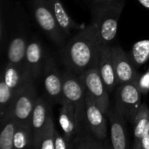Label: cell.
I'll return each instance as SVG.
<instances>
[{
    "mask_svg": "<svg viewBox=\"0 0 149 149\" xmlns=\"http://www.w3.org/2000/svg\"><path fill=\"white\" fill-rule=\"evenodd\" d=\"M52 115V109L48 102L43 98H38L31 120V125L34 137L33 147L46 127L49 119Z\"/></svg>",
    "mask_w": 149,
    "mask_h": 149,
    "instance_id": "13",
    "label": "cell"
},
{
    "mask_svg": "<svg viewBox=\"0 0 149 149\" xmlns=\"http://www.w3.org/2000/svg\"><path fill=\"white\" fill-rule=\"evenodd\" d=\"M34 137L31 123L17 124L14 136V148L23 149L33 148Z\"/></svg>",
    "mask_w": 149,
    "mask_h": 149,
    "instance_id": "20",
    "label": "cell"
},
{
    "mask_svg": "<svg viewBox=\"0 0 149 149\" xmlns=\"http://www.w3.org/2000/svg\"><path fill=\"white\" fill-rule=\"evenodd\" d=\"M41 76L47 96L54 102L61 104L65 100L63 91V77L53 58L47 57Z\"/></svg>",
    "mask_w": 149,
    "mask_h": 149,
    "instance_id": "8",
    "label": "cell"
},
{
    "mask_svg": "<svg viewBox=\"0 0 149 149\" xmlns=\"http://www.w3.org/2000/svg\"><path fill=\"white\" fill-rule=\"evenodd\" d=\"M2 79L15 93L21 90L27 83L33 80L25 65H19L10 62L6 64Z\"/></svg>",
    "mask_w": 149,
    "mask_h": 149,
    "instance_id": "12",
    "label": "cell"
},
{
    "mask_svg": "<svg viewBox=\"0 0 149 149\" xmlns=\"http://www.w3.org/2000/svg\"><path fill=\"white\" fill-rule=\"evenodd\" d=\"M86 122L87 130L93 136L100 141L107 138V121L106 114L87 94L86 95Z\"/></svg>",
    "mask_w": 149,
    "mask_h": 149,
    "instance_id": "10",
    "label": "cell"
},
{
    "mask_svg": "<svg viewBox=\"0 0 149 149\" xmlns=\"http://www.w3.org/2000/svg\"><path fill=\"white\" fill-rule=\"evenodd\" d=\"M128 55L135 67L144 65L149 59V39L136 42Z\"/></svg>",
    "mask_w": 149,
    "mask_h": 149,
    "instance_id": "24",
    "label": "cell"
},
{
    "mask_svg": "<svg viewBox=\"0 0 149 149\" xmlns=\"http://www.w3.org/2000/svg\"><path fill=\"white\" fill-rule=\"evenodd\" d=\"M63 91L65 99L69 100L75 108L77 134L88 131L86 122V91L78 75L66 69L63 73Z\"/></svg>",
    "mask_w": 149,
    "mask_h": 149,
    "instance_id": "3",
    "label": "cell"
},
{
    "mask_svg": "<svg viewBox=\"0 0 149 149\" xmlns=\"http://www.w3.org/2000/svg\"><path fill=\"white\" fill-rule=\"evenodd\" d=\"M86 93L92 99L97 107L106 114H109L110 101L107 91L99 71V68H91L78 75Z\"/></svg>",
    "mask_w": 149,
    "mask_h": 149,
    "instance_id": "6",
    "label": "cell"
},
{
    "mask_svg": "<svg viewBox=\"0 0 149 149\" xmlns=\"http://www.w3.org/2000/svg\"><path fill=\"white\" fill-rule=\"evenodd\" d=\"M58 122L64 136L67 141L72 144V140L77 134V120L74 106L67 100H65L61 103L58 113Z\"/></svg>",
    "mask_w": 149,
    "mask_h": 149,
    "instance_id": "14",
    "label": "cell"
},
{
    "mask_svg": "<svg viewBox=\"0 0 149 149\" xmlns=\"http://www.w3.org/2000/svg\"><path fill=\"white\" fill-rule=\"evenodd\" d=\"M57 129L53 121L52 115L50 117L48 124L43 133L41 134L39 139L35 143L33 148L38 149H55L54 144V136Z\"/></svg>",
    "mask_w": 149,
    "mask_h": 149,
    "instance_id": "25",
    "label": "cell"
},
{
    "mask_svg": "<svg viewBox=\"0 0 149 149\" xmlns=\"http://www.w3.org/2000/svg\"><path fill=\"white\" fill-rule=\"evenodd\" d=\"M111 52L118 86L136 81L140 77V73L136 71L129 55L120 46H113Z\"/></svg>",
    "mask_w": 149,
    "mask_h": 149,
    "instance_id": "9",
    "label": "cell"
},
{
    "mask_svg": "<svg viewBox=\"0 0 149 149\" xmlns=\"http://www.w3.org/2000/svg\"><path fill=\"white\" fill-rule=\"evenodd\" d=\"M29 1L34 17L40 28L45 32V34L56 45H63L67 36L59 25L46 0Z\"/></svg>",
    "mask_w": 149,
    "mask_h": 149,
    "instance_id": "4",
    "label": "cell"
},
{
    "mask_svg": "<svg viewBox=\"0 0 149 149\" xmlns=\"http://www.w3.org/2000/svg\"><path fill=\"white\" fill-rule=\"evenodd\" d=\"M111 48H112L111 45L103 46L100 58V62H99V71L101 79L109 93H112L114 88L118 86L117 78L115 75L113 59H112Z\"/></svg>",
    "mask_w": 149,
    "mask_h": 149,
    "instance_id": "15",
    "label": "cell"
},
{
    "mask_svg": "<svg viewBox=\"0 0 149 149\" xmlns=\"http://www.w3.org/2000/svg\"><path fill=\"white\" fill-rule=\"evenodd\" d=\"M111 123V141L114 149H126L128 148L127 134L126 132V120L113 107L109 111Z\"/></svg>",
    "mask_w": 149,
    "mask_h": 149,
    "instance_id": "16",
    "label": "cell"
},
{
    "mask_svg": "<svg viewBox=\"0 0 149 149\" xmlns=\"http://www.w3.org/2000/svg\"><path fill=\"white\" fill-rule=\"evenodd\" d=\"M141 95L136 81L121 84L115 93L114 108L126 120L132 122L142 104Z\"/></svg>",
    "mask_w": 149,
    "mask_h": 149,
    "instance_id": "5",
    "label": "cell"
},
{
    "mask_svg": "<svg viewBox=\"0 0 149 149\" xmlns=\"http://www.w3.org/2000/svg\"><path fill=\"white\" fill-rule=\"evenodd\" d=\"M17 124V120L12 116H9L2 124L3 129L0 134V148H14V136Z\"/></svg>",
    "mask_w": 149,
    "mask_h": 149,
    "instance_id": "22",
    "label": "cell"
},
{
    "mask_svg": "<svg viewBox=\"0 0 149 149\" xmlns=\"http://www.w3.org/2000/svg\"><path fill=\"white\" fill-rule=\"evenodd\" d=\"M16 93L2 79L0 82V121L1 125L8 118Z\"/></svg>",
    "mask_w": 149,
    "mask_h": 149,
    "instance_id": "21",
    "label": "cell"
},
{
    "mask_svg": "<svg viewBox=\"0 0 149 149\" xmlns=\"http://www.w3.org/2000/svg\"><path fill=\"white\" fill-rule=\"evenodd\" d=\"M113 0H94V3H107V2H110Z\"/></svg>",
    "mask_w": 149,
    "mask_h": 149,
    "instance_id": "30",
    "label": "cell"
},
{
    "mask_svg": "<svg viewBox=\"0 0 149 149\" xmlns=\"http://www.w3.org/2000/svg\"><path fill=\"white\" fill-rule=\"evenodd\" d=\"M46 2L66 36L70 34L71 31L78 29V24L66 12L61 0H46Z\"/></svg>",
    "mask_w": 149,
    "mask_h": 149,
    "instance_id": "18",
    "label": "cell"
},
{
    "mask_svg": "<svg viewBox=\"0 0 149 149\" xmlns=\"http://www.w3.org/2000/svg\"><path fill=\"white\" fill-rule=\"evenodd\" d=\"M54 144H55V149H68L72 148V144L69 143L67 141V140L65 139V137L63 135H61L58 130L55 133V136H54Z\"/></svg>",
    "mask_w": 149,
    "mask_h": 149,
    "instance_id": "27",
    "label": "cell"
},
{
    "mask_svg": "<svg viewBox=\"0 0 149 149\" xmlns=\"http://www.w3.org/2000/svg\"><path fill=\"white\" fill-rule=\"evenodd\" d=\"M125 6V0H113L94 3L92 24L96 27L102 43L110 45L118 31L119 20Z\"/></svg>",
    "mask_w": 149,
    "mask_h": 149,
    "instance_id": "2",
    "label": "cell"
},
{
    "mask_svg": "<svg viewBox=\"0 0 149 149\" xmlns=\"http://www.w3.org/2000/svg\"><path fill=\"white\" fill-rule=\"evenodd\" d=\"M141 5H143L147 10H149V0H137Z\"/></svg>",
    "mask_w": 149,
    "mask_h": 149,
    "instance_id": "29",
    "label": "cell"
},
{
    "mask_svg": "<svg viewBox=\"0 0 149 149\" xmlns=\"http://www.w3.org/2000/svg\"><path fill=\"white\" fill-rule=\"evenodd\" d=\"M141 149H149V128L141 140Z\"/></svg>",
    "mask_w": 149,
    "mask_h": 149,
    "instance_id": "28",
    "label": "cell"
},
{
    "mask_svg": "<svg viewBox=\"0 0 149 149\" xmlns=\"http://www.w3.org/2000/svg\"><path fill=\"white\" fill-rule=\"evenodd\" d=\"M27 43L25 39L19 36L14 38L7 51V58L8 62L23 65H25V56H26V50H27Z\"/></svg>",
    "mask_w": 149,
    "mask_h": 149,
    "instance_id": "19",
    "label": "cell"
},
{
    "mask_svg": "<svg viewBox=\"0 0 149 149\" xmlns=\"http://www.w3.org/2000/svg\"><path fill=\"white\" fill-rule=\"evenodd\" d=\"M137 86L142 93V95H146L149 93V67L145 73L140 75L138 79L136 80Z\"/></svg>",
    "mask_w": 149,
    "mask_h": 149,
    "instance_id": "26",
    "label": "cell"
},
{
    "mask_svg": "<svg viewBox=\"0 0 149 149\" xmlns=\"http://www.w3.org/2000/svg\"><path fill=\"white\" fill-rule=\"evenodd\" d=\"M102 43L96 27L91 24L79 31L65 45L62 60L66 67L76 75L91 68H99Z\"/></svg>",
    "mask_w": 149,
    "mask_h": 149,
    "instance_id": "1",
    "label": "cell"
},
{
    "mask_svg": "<svg viewBox=\"0 0 149 149\" xmlns=\"http://www.w3.org/2000/svg\"><path fill=\"white\" fill-rule=\"evenodd\" d=\"M47 57L43 45L38 39H32L27 45L25 65L33 80L41 76Z\"/></svg>",
    "mask_w": 149,
    "mask_h": 149,
    "instance_id": "11",
    "label": "cell"
},
{
    "mask_svg": "<svg viewBox=\"0 0 149 149\" xmlns=\"http://www.w3.org/2000/svg\"><path fill=\"white\" fill-rule=\"evenodd\" d=\"M132 123L134 124V148L141 149V140L149 128V107L142 103Z\"/></svg>",
    "mask_w": 149,
    "mask_h": 149,
    "instance_id": "17",
    "label": "cell"
},
{
    "mask_svg": "<svg viewBox=\"0 0 149 149\" xmlns=\"http://www.w3.org/2000/svg\"><path fill=\"white\" fill-rule=\"evenodd\" d=\"M37 99L34 81L31 80L16 93L9 116H12L19 123H31Z\"/></svg>",
    "mask_w": 149,
    "mask_h": 149,
    "instance_id": "7",
    "label": "cell"
},
{
    "mask_svg": "<svg viewBox=\"0 0 149 149\" xmlns=\"http://www.w3.org/2000/svg\"><path fill=\"white\" fill-rule=\"evenodd\" d=\"M72 148L77 149H99L106 148L102 141L97 139L89 131H84L76 134L72 141Z\"/></svg>",
    "mask_w": 149,
    "mask_h": 149,
    "instance_id": "23",
    "label": "cell"
}]
</instances>
